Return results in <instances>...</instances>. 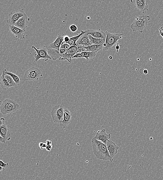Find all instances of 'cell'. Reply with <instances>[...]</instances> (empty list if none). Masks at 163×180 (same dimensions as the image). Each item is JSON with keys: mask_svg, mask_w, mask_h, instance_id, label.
Here are the masks:
<instances>
[{"mask_svg": "<svg viewBox=\"0 0 163 180\" xmlns=\"http://www.w3.org/2000/svg\"><path fill=\"white\" fill-rule=\"evenodd\" d=\"M92 145L95 156L97 158L103 160L113 161L111 157L106 144L97 140L94 137L92 138Z\"/></svg>", "mask_w": 163, "mask_h": 180, "instance_id": "6da1fadb", "label": "cell"}, {"mask_svg": "<svg viewBox=\"0 0 163 180\" xmlns=\"http://www.w3.org/2000/svg\"><path fill=\"white\" fill-rule=\"evenodd\" d=\"M150 19L149 16L141 15L136 17L135 20L130 25V28L133 32L138 31L140 33H142Z\"/></svg>", "mask_w": 163, "mask_h": 180, "instance_id": "7a4b0ae2", "label": "cell"}, {"mask_svg": "<svg viewBox=\"0 0 163 180\" xmlns=\"http://www.w3.org/2000/svg\"><path fill=\"white\" fill-rule=\"evenodd\" d=\"M19 105L16 102L6 98L2 102L1 106V112L4 115L15 112L19 109Z\"/></svg>", "mask_w": 163, "mask_h": 180, "instance_id": "3957f363", "label": "cell"}, {"mask_svg": "<svg viewBox=\"0 0 163 180\" xmlns=\"http://www.w3.org/2000/svg\"><path fill=\"white\" fill-rule=\"evenodd\" d=\"M42 76V72L39 68L33 67L26 70L24 74L23 80L24 81H38Z\"/></svg>", "mask_w": 163, "mask_h": 180, "instance_id": "277c9868", "label": "cell"}, {"mask_svg": "<svg viewBox=\"0 0 163 180\" xmlns=\"http://www.w3.org/2000/svg\"><path fill=\"white\" fill-rule=\"evenodd\" d=\"M105 33L106 35V46L102 49L103 51L111 50L117 41L122 38V35H123V34L111 33L107 31H106Z\"/></svg>", "mask_w": 163, "mask_h": 180, "instance_id": "5b68a950", "label": "cell"}, {"mask_svg": "<svg viewBox=\"0 0 163 180\" xmlns=\"http://www.w3.org/2000/svg\"><path fill=\"white\" fill-rule=\"evenodd\" d=\"M64 109L61 105H56L53 107L50 114L53 122L60 123L63 120Z\"/></svg>", "mask_w": 163, "mask_h": 180, "instance_id": "8992f818", "label": "cell"}, {"mask_svg": "<svg viewBox=\"0 0 163 180\" xmlns=\"http://www.w3.org/2000/svg\"><path fill=\"white\" fill-rule=\"evenodd\" d=\"M32 48L36 51L37 54L34 55L35 61L37 62L41 59H43L45 62L47 61L49 59H52V58L48 54V50L47 47L45 46L36 48L35 46H33Z\"/></svg>", "mask_w": 163, "mask_h": 180, "instance_id": "52a82bcc", "label": "cell"}, {"mask_svg": "<svg viewBox=\"0 0 163 180\" xmlns=\"http://www.w3.org/2000/svg\"><path fill=\"white\" fill-rule=\"evenodd\" d=\"M26 14L23 9L19 10L13 13L9 14V18L6 20V23L9 25H14L16 22Z\"/></svg>", "mask_w": 163, "mask_h": 180, "instance_id": "ba28073f", "label": "cell"}, {"mask_svg": "<svg viewBox=\"0 0 163 180\" xmlns=\"http://www.w3.org/2000/svg\"><path fill=\"white\" fill-rule=\"evenodd\" d=\"M78 46H71L67 50L64 54L61 56L60 60H67L70 63L72 62V57L76 55Z\"/></svg>", "mask_w": 163, "mask_h": 180, "instance_id": "9c48e42d", "label": "cell"}, {"mask_svg": "<svg viewBox=\"0 0 163 180\" xmlns=\"http://www.w3.org/2000/svg\"><path fill=\"white\" fill-rule=\"evenodd\" d=\"M130 2L135 5L136 8L144 13L145 11H148L149 8L148 0H131Z\"/></svg>", "mask_w": 163, "mask_h": 180, "instance_id": "30bf717a", "label": "cell"}, {"mask_svg": "<svg viewBox=\"0 0 163 180\" xmlns=\"http://www.w3.org/2000/svg\"><path fill=\"white\" fill-rule=\"evenodd\" d=\"M111 137V134L107 133L106 130L103 129L97 131L94 138L97 140L106 145L107 142L109 140Z\"/></svg>", "mask_w": 163, "mask_h": 180, "instance_id": "8fae6325", "label": "cell"}, {"mask_svg": "<svg viewBox=\"0 0 163 180\" xmlns=\"http://www.w3.org/2000/svg\"><path fill=\"white\" fill-rule=\"evenodd\" d=\"M65 36L64 34H58L57 37L53 42L50 44L47 47V48H53V49L60 50L61 45L64 41Z\"/></svg>", "mask_w": 163, "mask_h": 180, "instance_id": "7c38bea8", "label": "cell"}, {"mask_svg": "<svg viewBox=\"0 0 163 180\" xmlns=\"http://www.w3.org/2000/svg\"><path fill=\"white\" fill-rule=\"evenodd\" d=\"M88 35H91L95 38H103L106 40V35L105 33L101 30H94L92 29H87L85 31Z\"/></svg>", "mask_w": 163, "mask_h": 180, "instance_id": "4fadbf2b", "label": "cell"}, {"mask_svg": "<svg viewBox=\"0 0 163 180\" xmlns=\"http://www.w3.org/2000/svg\"><path fill=\"white\" fill-rule=\"evenodd\" d=\"M106 145L109 155L113 158L117 154L119 147L115 143L110 140H109L106 143Z\"/></svg>", "mask_w": 163, "mask_h": 180, "instance_id": "5bb4252c", "label": "cell"}, {"mask_svg": "<svg viewBox=\"0 0 163 180\" xmlns=\"http://www.w3.org/2000/svg\"><path fill=\"white\" fill-rule=\"evenodd\" d=\"M72 118V113L68 108L64 109L63 121L60 123V126L65 128L70 123Z\"/></svg>", "mask_w": 163, "mask_h": 180, "instance_id": "9a60e30c", "label": "cell"}, {"mask_svg": "<svg viewBox=\"0 0 163 180\" xmlns=\"http://www.w3.org/2000/svg\"><path fill=\"white\" fill-rule=\"evenodd\" d=\"M30 20V18L26 14L23 16L19 19L14 25L22 30H26L27 28L28 22Z\"/></svg>", "mask_w": 163, "mask_h": 180, "instance_id": "2e32d148", "label": "cell"}, {"mask_svg": "<svg viewBox=\"0 0 163 180\" xmlns=\"http://www.w3.org/2000/svg\"><path fill=\"white\" fill-rule=\"evenodd\" d=\"M9 25L11 32L15 35L16 37L22 40H23L25 38L24 33L26 30H22V29L17 27L14 25Z\"/></svg>", "mask_w": 163, "mask_h": 180, "instance_id": "e0dca14e", "label": "cell"}, {"mask_svg": "<svg viewBox=\"0 0 163 180\" xmlns=\"http://www.w3.org/2000/svg\"><path fill=\"white\" fill-rule=\"evenodd\" d=\"M11 135L9 129L5 124L0 125V137L8 141L11 139Z\"/></svg>", "mask_w": 163, "mask_h": 180, "instance_id": "ac0fdd59", "label": "cell"}, {"mask_svg": "<svg viewBox=\"0 0 163 180\" xmlns=\"http://www.w3.org/2000/svg\"><path fill=\"white\" fill-rule=\"evenodd\" d=\"M77 44L78 46L82 45L84 47H88L92 45L90 42L88 35L86 32L80 36L79 39L77 41Z\"/></svg>", "mask_w": 163, "mask_h": 180, "instance_id": "d6986e66", "label": "cell"}, {"mask_svg": "<svg viewBox=\"0 0 163 180\" xmlns=\"http://www.w3.org/2000/svg\"><path fill=\"white\" fill-rule=\"evenodd\" d=\"M96 54L93 52H84L79 54L75 55L72 57L73 58H85L87 61L92 59L96 56Z\"/></svg>", "mask_w": 163, "mask_h": 180, "instance_id": "ffe728a7", "label": "cell"}, {"mask_svg": "<svg viewBox=\"0 0 163 180\" xmlns=\"http://www.w3.org/2000/svg\"><path fill=\"white\" fill-rule=\"evenodd\" d=\"M47 49L48 54L53 60H60L61 55L60 54V50L53 49V48H47Z\"/></svg>", "mask_w": 163, "mask_h": 180, "instance_id": "44dd1931", "label": "cell"}, {"mask_svg": "<svg viewBox=\"0 0 163 180\" xmlns=\"http://www.w3.org/2000/svg\"><path fill=\"white\" fill-rule=\"evenodd\" d=\"M103 44L100 45H92L88 47H84V48L86 50V52H93L95 53L99 50L103 49Z\"/></svg>", "mask_w": 163, "mask_h": 180, "instance_id": "7402d4cb", "label": "cell"}, {"mask_svg": "<svg viewBox=\"0 0 163 180\" xmlns=\"http://www.w3.org/2000/svg\"><path fill=\"white\" fill-rule=\"evenodd\" d=\"M5 72L4 69L2 72V74L0 79V84L2 88L4 89H8L11 87L9 82L5 77Z\"/></svg>", "mask_w": 163, "mask_h": 180, "instance_id": "603a6c76", "label": "cell"}, {"mask_svg": "<svg viewBox=\"0 0 163 180\" xmlns=\"http://www.w3.org/2000/svg\"><path fill=\"white\" fill-rule=\"evenodd\" d=\"M90 42L92 45H100L106 43V40L101 38H95L91 35H88Z\"/></svg>", "mask_w": 163, "mask_h": 180, "instance_id": "cb8c5ba5", "label": "cell"}, {"mask_svg": "<svg viewBox=\"0 0 163 180\" xmlns=\"http://www.w3.org/2000/svg\"><path fill=\"white\" fill-rule=\"evenodd\" d=\"M85 33V31L82 30L81 31V33L77 36H73V37L70 38L69 42L68 44L71 46H78L77 44V41L79 39L80 36Z\"/></svg>", "mask_w": 163, "mask_h": 180, "instance_id": "d4e9b609", "label": "cell"}, {"mask_svg": "<svg viewBox=\"0 0 163 180\" xmlns=\"http://www.w3.org/2000/svg\"><path fill=\"white\" fill-rule=\"evenodd\" d=\"M4 70L5 74L10 75L12 78L13 79L14 81L15 82L16 86L19 85L20 84V79H19V78L18 76L13 73L7 72L6 69H4Z\"/></svg>", "mask_w": 163, "mask_h": 180, "instance_id": "484cf974", "label": "cell"}, {"mask_svg": "<svg viewBox=\"0 0 163 180\" xmlns=\"http://www.w3.org/2000/svg\"><path fill=\"white\" fill-rule=\"evenodd\" d=\"M5 77L9 82L11 87L16 86L15 82L13 79L12 78L11 76L5 74Z\"/></svg>", "mask_w": 163, "mask_h": 180, "instance_id": "4316f807", "label": "cell"}, {"mask_svg": "<svg viewBox=\"0 0 163 180\" xmlns=\"http://www.w3.org/2000/svg\"><path fill=\"white\" fill-rule=\"evenodd\" d=\"M84 52H86V50L84 48V46L82 45H78L76 55Z\"/></svg>", "mask_w": 163, "mask_h": 180, "instance_id": "83f0119b", "label": "cell"}, {"mask_svg": "<svg viewBox=\"0 0 163 180\" xmlns=\"http://www.w3.org/2000/svg\"><path fill=\"white\" fill-rule=\"evenodd\" d=\"M71 46L69 44L63 42L61 46L60 49H63L67 50Z\"/></svg>", "mask_w": 163, "mask_h": 180, "instance_id": "f1b7e54d", "label": "cell"}, {"mask_svg": "<svg viewBox=\"0 0 163 180\" xmlns=\"http://www.w3.org/2000/svg\"><path fill=\"white\" fill-rule=\"evenodd\" d=\"M70 29L71 31L73 32H75L78 30V28L77 26L75 24H72L70 26Z\"/></svg>", "mask_w": 163, "mask_h": 180, "instance_id": "f546056e", "label": "cell"}, {"mask_svg": "<svg viewBox=\"0 0 163 180\" xmlns=\"http://www.w3.org/2000/svg\"><path fill=\"white\" fill-rule=\"evenodd\" d=\"M0 166L5 168L6 167H8L9 166V165L8 163H5L2 162V160H1V161H0Z\"/></svg>", "mask_w": 163, "mask_h": 180, "instance_id": "4dcf8cb0", "label": "cell"}, {"mask_svg": "<svg viewBox=\"0 0 163 180\" xmlns=\"http://www.w3.org/2000/svg\"><path fill=\"white\" fill-rule=\"evenodd\" d=\"M70 38L69 36L68 35L65 36L63 42L68 43L69 42Z\"/></svg>", "mask_w": 163, "mask_h": 180, "instance_id": "1f68e13d", "label": "cell"}, {"mask_svg": "<svg viewBox=\"0 0 163 180\" xmlns=\"http://www.w3.org/2000/svg\"><path fill=\"white\" fill-rule=\"evenodd\" d=\"M159 31L160 35L163 37V26L159 29Z\"/></svg>", "mask_w": 163, "mask_h": 180, "instance_id": "d6a6232c", "label": "cell"}, {"mask_svg": "<svg viewBox=\"0 0 163 180\" xmlns=\"http://www.w3.org/2000/svg\"><path fill=\"white\" fill-rule=\"evenodd\" d=\"M53 147L52 145H49L47 146V147L46 148V149L47 150V151H50L51 149H52Z\"/></svg>", "mask_w": 163, "mask_h": 180, "instance_id": "836d02e7", "label": "cell"}, {"mask_svg": "<svg viewBox=\"0 0 163 180\" xmlns=\"http://www.w3.org/2000/svg\"><path fill=\"white\" fill-rule=\"evenodd\" d=\"M67 50L65 49H60V54L62 55H63L65 54V53L66 52Z\"/></svg>", "mask_w": 163, "mask_h": 180, "instance_id": "e575fe53", "label": "cell"}, {"mask_svg": "<svg viewBox=\"0 0 163 180\" xmlns=\"http://www.w3.org/2000/svg\"><path fill=\"white\" fill-rule=\"evenodd\" d=\"M5 118H2L0 119V125H3L4 124Z\"/></svg>", "mask_w": 163, "mask_h": 180, "instance_id": "d590c367", "label": "cell"}, {"mask_svg": "<svg viewBox=\"0 0 163 180\" xmlns=\"http://www.w3.org/2000/svg\"><path fill=\"white\" fill-rule=\"evenodd\" d=\"M6 140L4 138L0 137V142L2 143H5L6 142Z\"/></svg>", "mask_w": 163, "mask_h": 180, "instance_id": "8d00e7d4", "label": "cell"}, {"mask_svg": "<svg viewBox=\"0 0 163 180\" xmlns=\"http://www.w3.org/2000/svg\"><path fill=\"white\" fill-rule=\"evenodd\" d=\"M46 144L47 146L52 145V142L51 141L47 140L46 141Z\"/></svg>", "mask_w": 163, "mask_h": 180, "instance_id": "74e56055", "label": "cell"}, {"mask_svg": "<svg viewBox=\"0 0 163 180\" xmlns=\"http://www.w3.org/2000/svg\"><path fill=\"white\" fill-rule=\"evenodd\" d=\"M116 52H118L119 50L120 49V46L119 45V43H118L116 47Z\"/></svg>", "mask_w": 163, "mask_h": 180, "instance_id": "f35d334b", "label": "cell"}, {"mask_svg": "<svg viewBox=\"0 0 163 180\" xmlns=\"http://www.w3.org/2000/svg\"><path fill=\"white\" fill-rule=\"evenodd\" d=\"M143 73L145 75H147L148 73V71L147 69H145L143 70Z\"/></svg>", "mask_w": 163, "mask_h": 180, "instance_id": "ab89813d", "label": "cell"}, {"mask_svg": "<svg viewBox=\"0 0 163 180\" xmlns=\"http://www.w3.org/2000/svg\"><path fill=\"white\" fill-rule=\"evenodd\" d=\"M5 168L0 166V171H3L5 169Z\"/></svg>", "mask_w": 163, "mask_h": 180, "instance_id": "60d3db41", "label": "cell"}, {"mask_svg": "<svg viewBox=\"0 0 163 180\" xmlns=\"http://www.w3.org/2000/svg\"><path fill=\"white\" fill-rule=\"evenodd\" d=\"M43 143H44L43 142H40V143H39V146H40V148L42 146L43 144Z\"/></svg>", "mask_w": 163, "mask_h": 180, "instance_id": "b9f144b4", "label": "cell"}, {"mask_svg": "<svg viewBox=\"0 0 163 180\" xmlns=\"http://www.w3.org/2000/svg\"><path fill=\"white\" fill-rule=\"evenodd\" d=\"M109 59L112 60L113 59V57L112 56L110 55L109 57Z\"/></svg>", "mask_w": 163, "mask_h": 180, "instance_id": "7bdbcfd3", "label": "cell"}, {"mask_svg": "<svg viewBox=\"0 0 163 180\" xmlns=\"http://www.w3.org/2000/svg\"><path fill=\"white\" fill-rule=\"evenodd\" d=\"M150 140H153V138L152 137H151L150 138Z\"/></svg>", "mask_w": 163, "mask_h": 180, "instance_id": "ee69618b", "label": "cell"}, {"mask_svg": "<svg viewBox=\"0 0 163 180\" xmlns=\"http://www.w3.org/2000/svg\"><path fill=\"white\" fill-rule=\"evenodd\" d=\"M87 19H90V18L89 16H87Z\"/></svg>", "mask_w": 163, "mask_h": 180, "instance_id": "f6af8a7d", "label": "cell"}, {"mask_svg": "<svg viewBox=\"0 0 163 180\" xmlns=\"http://www.w3.org/2000/svg\"><path fill=\"white\" fill-rule=\"evenodd\" d=\"M163 39V37H162Z\"/></svg>", "mask_w": 163, "mask_h": 180, "instance_id": "bcb514c9", "label": "cell"}]
</instances>
